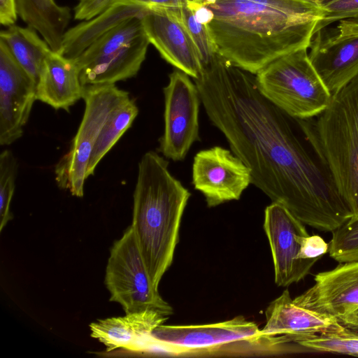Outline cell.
Wrapping results in <instances>:
<instances>
[{"label": "cell", "instance_id": "277c9868", "mask_svg": "<svg viewBox=\"0 0 358 358\" xmlns=\"http://www.w3.org/2000/svg\"><path fill=\"white\" fill-rule=\"evenodd\" d=\"M318 161L358 218V76L332 94L315 119L296 120Z\"/></svg>", "mask_w": 358, "mask_h": 358}, {"label": "cell", "instance_id": "7a4b0ae2", "mask_svg": "<svg viewBox=\"0 0 358 358\" xmlns=\"http://www.w3.org/2000/svg\"><path fill=\"white\" fill-rule=\"evenodd\" d=\"M217 54L256 75L275 59L309 49L322 6L310 0H189Z\"/></svg>", "mask_w": 358, "mask_h": 358}, {"label": "cell", "instance_id": "7402d4cb", "mask_svg": "<svg viewBox=\"0 0 358 358\" xmlns=\"http://www.w3.org/2000/svg\"><path fill=\"white\" fill-rule=\"evenodd\" d=\"M0 40L36 85L45 59L52 50L48 43L38 36L36 29L16 24L2 30Z\"/></svg>", "mask_w": 358, "mask_h": 358}, {"label": "cell", "instance_id": "e0dca14e", "mask_svg": "<svg viewBox=\"0 0 358 358\" xmlns=\"http://www.w3.org/2000/svg\"><path fill=\"white\" fill-rule=\"evenodd\" d=\"M168 319L159 312L143 310L98 320L90 324V329L91 336L103 343L107 352L120 348L148 352L152 332Z\"/></svg>", "mask_w": 358, "mask_h": 358}, {"label": "cell", "instance_id": "f35d334b", "mask_svg": "<svg viewBox=\"0 0 358 358\" xmlns=\"http://www.w3.org/2000/svg\"></svg>", "mask_w": 358, "mask_h": 358}, {"label": "cell", "instance_id": "d6986e66", "mask_svg": "<svg viewBox=\"0 0 358 358\" xmlns=\"http://www.w3.org/2000/svg\"><path fill=\"white\" fill-rule=\"evenodd\" d=\"M150 11L128 0H115L96 17L78 24L64 34L59 54L76 59L104 34L128 20L143 18Z\"/></svg>", "mask_w": 358, "mask_h": 358}, {"label": "cell", "instance_id": "cb8c5ba5", "mask_svg": "<svg viewBox=\"0 0 358 358\" xmlns=\"http://www.w3.org/2000/svg\"><path fill=\"white\" fill-rule=\"evenodd\" d=\"M144 34L142 18L134 17L123 22L99 38L75 59L80 71L129 45Z\"/></svg>", "mask_w": 358, "mask_h": 358}, {"label": "cell", "instance_id": "8992f818", "mask_svg": "<svg viewBox=\"0 0 358 358\" xmlns=\"http://www.w3.org/2000/svg\"><path fill=\"white\" fill-rule=\"evenodd\" d=\"M148 352L161 351L171 355L234 351L232 347L263 345L273 348L270 338L262 337L257 324L238 316L221 322L192 324H161L151 334Z\"/></svg>", "mask_w": 358, "mask_h": 358}, {"label": "cell", "instance_id": "e575fe53", "mask_svg": "<svg viewBox=\"0 0 358 358\" xmlns=\"http://www.w3.org/2000/svg\"><path fill=\"white\" fill-rule=\"evenodd\" d=\"M357 17H358V11L351 13H349V14L345 15L342 20L348 19V18H357Z\"/></svg>", "mask_w": 358, "mask_h": 358}, {"label": "cell", "instance_id": "ffe728a7", "mask_svg": "<svg viewBox=\"0 0 358 358\" xmlns=\"http://www.w3.org/2000/svg\"><path fill=\"white\" fill-rule=\"evenodd\" d=\"M149 44L145 33L129 45L92 62L80 71L82 85H113L136 76L145 59Z\"/></svg>", "mask_w": 358, "mask_h": 358}, {"label": "cell", "instance_id": "ba28073f", "mask_svg": "<svg viewBox=\"0 0 358 358\" xmlns=\"http://www.w3.org/2000/svg\"><path fill=\"white\" fill-rule=\"evenodd\" d=\"M105 284L110 301L120 303L125 313L154 310L167 317L173 314L171 305L152 283L131 226L110 250Z\"/></svg>", "mask_w": 358, "mask_h": 358}, {"label": "cell", "instance_id": "5bb4252c", "mask_svg": "<svg viewBox=\"0 0 358 358\" xmlns=\"http://www.w3.org/2000/svg\"><path fill=\"white\" fill-rule=\"evenodd\" d=\"M142 23L150 43L164 60L194 79L199 77L203 69L199 50L172 9L150 12Z\"/></svg>", "mask_w": 358, "mask_h": 358}, {"label": "cell", "instance_id": "836d02e7", "mask_svg": "<svg viewBox=\"0 0 358 358\" xmlns=\"http://www.w3.org/2000/svg\"><path fill=\"white\" fill-rule=\"evenodd\" d=\"M339 322L345 325H351L358 323V309L355 310V312L352 313L351 314H349L341 319L339 320Z\"/></svg>", "mask_w": 358, "mask_h": 358}, {"label": "cell", "instance_id": "83f0119b", "mask_svg": "<svg viewBox=\"0 0 358 358\" xmlns=\"http://www.w3.org/2000/svg\"><path fill=\"white\" fill-rule=\"evenodd\" d=\"M171 9L176 13L192 38L203 65L207 63L216 51L206 25L199 20L188 1L180 8Z\"/></svg>", "mask_w": 358, "mask_h": 358}, {"label": "cell", "instance_id": "1f68e13d", "mask_svg": "<svg viewBox=\"0 0 358 358\" xmlns=\"http://www.w3.org/2000/svg\"><path fill=\"white\" fill-rule=\"evenodd\" d=\"M137 3L150 12L160 10L180 8L187 3L188 0H128Z\"/></svg>", "mask_w": 358, "mask_h": 358}, {"label": "cell", "instance_id": "4fadbf2b", "mask_svg": "<svg viewBox=\"0 0 358 358\" xmlns=\"http://www.w3.org/2000/svg\"><path fill=\"white\" fill-rule=\"evenodd\" d=\"M315 283L294 299L299 306L338 321L358 309V260L317 273Z\"/></svg>", "mask_w": 358, "mask_h": 358}, {"label": "cell", "instance_id": "484cf974", "mask_svg": "<svg viewBox=\"0 0 358 358\" xmlns=\"http://www.w3.org/2000/svg\"><path fill=\"white\" fill-rule=\"evenodd\" d=\"M17 161L10 150L0 155V231L13 218L10 204L17 173Z\"/></svg>", "mask_w": 358, "mask_h": 358}, {"label": "cell", "instance_id": "8fae6325", "mask_svg": "<svg viewBox=\"0 0 358 358\" xmlns=\"http://www.w3.org/2000/svg\"><path fill=\"white\" fill-rule=\"evenodd\" d=\"M251 180L248 167L229 150L214 146L194 156L192 184L210 208L238 200Z\"/></svg>", "mask_w": 358, "mask_h": 358}, {"label": "cell", "instance_id": "52a82bcc", "mask_svg": "<svg viewBox=\"0 0 358 358\" xmlns=\"http://www.w3.org/2000/svg\"><path fill=\"white\" fill-rule=\"evenodd\" d=\"M115 84L85 86V111L69 152L55 166L58 186L77 197L84 195L89 160L96 141L111 112L129 99Z\"/></svg>", "mask_w": 358, "mask_h": 358}, {"label": "cell", "instance_id": "30bf717a", "mask_svg": "<svg viewBox=\"0 0 358 358\" xmlns=\"http://www.w3.org/2000/svg\"><path fill=\"white\" fill-rule=\"evenodd\" d=\"M264 229L271 250L275 284L288 287L303 280L317 262L302 256L304 241L309 236L305 224L284 206L272 202L264 211Z\"/></svg>", "mask_w": 358, "mask_h": 358}, {"label": "cell", "instance_id": "7c38bea8", "mask_svg": "<svg viewBox=\"0 0 358 358\" xmlns=\"http://www.w3.org/2000/svg\"><path fill=\"white\" fill-rule=\"evenodd\" d=\"M36 100V83L0 40L1 145H9L22 136Z\"/></svg>", "mask_w": 358, "mask_h": 358}, {"label": "cell", "instance_id": "9a60e30c", "mask_svg": "<svg viewBox=\"0 0 358 358\" xmlns=\"http://www.w3.org/2000/svg\"><path fill=\"white\" fill-rule=\"evenodd\" d=\"M266 324L260 329L262 337L273 340L278 346L297 343L306 337L340 328L342 324L336 318L297 305L288 289L272 301L266 311Z\"/></svg>", "mask_w": 358, "mask_h": 358}, {"label": "cell", "instance_id": "74e56055", "mask_svg": "<svg viewBox=\"0 0 358 358\" xmlns=\"http://www.w3.org/2000/svg\"><path fill=\"white\" fill-rule=\"evenodd\" d=\"M79 1H80V0H79Z\"/></svg>", "mask_w": 358, "mask_h": 358}, {"label": "cell", "instance_id": "f1b7e54d", "mask_svg": "<svg viewBox=\"0 0 358 358\" xmlns=\"http://www.w3.org/2000/svg\"><path fill=\"white\" fill-rule=\"evenodd\" d=\"M322 7L324 16L318 24L316 33L330 24L342 20L345 15L358 11V0H330Z\"/></svg>", "mask_w": 358, "mask_h": 358}, {"label": "cell", "instance_id": "9c48e42d", "mask_svg": "<svg viewBox=\"0 0 358 358\" xmlns=\"http://www.w3.org/2000/svg\"><path fill=\"white\" fill-rule=\"evenodd\" d=\"M164 87V129L158 148L165 157L174 162L183 160L199 138L198 88L189 76L176 69L169 74Z\"/></svg>", "mask_w": 358, "mask_h": 358}, {"label": "cell", "instance_id": "44dd1931", "mask_svg": "<svg viewBox=\"0 0 358 358\" xmlns=\"http://www.w3.org/2000/svg\"><path fill=\"white\" fill-rule=\"evenodd\" d=\"M16 3L22 20L39 33L52 50L59 53L71 17L70 8L55 0H16Z\"/></svg>", "mask_w": 358, "mask_h": 358}, {"label": "cell", "instance_id": "4316f807", "mask_svg": "<svg viewBox=\"0 0 358 358\" xmlns=\"http://www.w3.org/2000/svg\"><path fill=\"white\" fill-rule=\"evenodd\" d=\"M330 257L339 263L358 260V218L350 219L332 232Z\"/></svg>", "mask_w": 358, "mask_h": 358}, {"label": "cell", "instance_id": "6da1fadb", "mask_svg": "<svg viewBox=\"0 0 358 358\" xmlns=\"http://www.w3.org/2000/svg\"><path fill=\"white\" fill-rule=\"evenodd\" d=\"M194 83L210 122L248 167L251 183L304 224L332 232L352 217L327 171L271 102L256 76L217 54Z\"/></svg>", "mask_w": 358, "mask_h": 358}, {"label": "cell", "instance_id": "d4e9b609", "mask_svg": "<svg viewBox=\"0 0 358 358\" xmlns=\"http://www.w3.org/2000/svg\"><path fill=\"white\" fill-rule=\"evenodd\" d=\"M296 343L313 351L358 356V332L343 324L337 329L306 337Z\"/></svg>", "mask_w": 358, "mask_h": 358}, {"label": "cell", "instance_id": "f546056e", "mask_svg": "<svg viewBox=\"0 0 358 358\" xmlns=\"http://www.w3.org/2000/svg\"><path fill=\"white\" fill-rule=\"evenodd\" d=\"M115 0H80L74 8V19L89 20L106 10Z\"/></svg>", "mask_w": 358, "mask_h": 358}, {"label": "cell", "instance_id": "603a6c76", "mask_svg": "<svg viewBox=\"0 0 358 358\" xmlns=\"http://www.w3.org/2000/svg\"><path fill=\"white\" fill-rule=\"evenodd\" d=\"M138 114V108L131 97L111 112L92 152L86 172L87 178L94 175L98 164L130 128Z\"/></svg>", "mask_w": 358, "mask_h": 358}, {"label": "cell", "instance_id": "ac0fdd59", "mask_svg": "<svg viewBox=\"0 0 358 358\" xmlns=\"http://www.w3.org/2000/svg\"><path fill=\"white\" fill-rule=\"evenodd\" d=\"M84 90L76 59L51 50L36 85V100L56 110H69L83 98Z\"/></svg>", "mask_w": 358, "mask_h": 358}, {"label": "cell", "instance_id": "3957f363", "mask_svg": "<svg viewBox=\"0 0 358 358\" xmlns=\"http://www.w3.org/2000/svg\"><path fill=\"white\" fill-rule=\"evenodd\" d=\"M169 162L150 150L138 165L131 227L153 286L172 264L189 191L168 169Z\"/></svg>", "mask_w": 358, "mask_h": 358}, {"label": "cell", "instance_id": "5b68a950", "mask_svg": "<svg viewBox=\"0 0 358 358\" xmlns=\"http://www.w3.org/2000/svg\"><path fill=\"white\" fill-rule=\"evenodd\" d=\"M308 50L284 55L255 75L262 94L295 120L317 117L332 96L311 63Z\"/></svg>", "mask_w": 358, "mask_h": 358}, {"label": "cell", "instance_id": "8d00e7d4", "mask_svg": "<svg viewBox=\"0 0 358 358\" xmlns=\"http://www.w3.org/2000/svg\"><path fill=\"white\" fill-rule=\"evenodd\" d=\"M345 327L350 329L351 330H353L355 331L358 332V324H357V325H350V326H345Z\"/></svg>", "mask_w": 358, "mask_h": 358}, {"label": "cell", "instance_id": "4dcf8cb0", "mask_svg": "<svg viewBox=\"0 0 358 358\" xmlns=\"http://www.w3.org/2000/svg\"><path fill=\"white\" fill-rule=\"evenodd\" d=\"M329 251V244L318 235L306 238L302 248V256L305 259L319 260Z\"/></svg>", "mask_w": 358, "mask_h": 358}, {"label": "cell", "instance_id": "d6a6232c", "mask_svg": "<svg viewBox=\"0 0 358 358\" xmlns=\"http://www.w3.org/2000/svg\"><path fill=\"white\" fill-rule=\"evenodd\" d=\"M16 0H0V23L5 27L15 24L17 19Z\"/></svg>", "mask_w": 358, "mask_h": 358}, {"label": "cell", "instance_id": "d590c367", "mask_svg": "<svg viewBox=\"0 0 358 358\" xmlns=\"http://www.w3.org/2000/svg\"><path fill=\"white\" fill-rule=\"evenodd\" d=\"M318 5H320V6H322L324 3H325L326 2L330 1V0H310Z\"/></svg>", "mask_w": 358, "mask_h": 358}, {"label": "cell", "instance_id": "2e32d148", "mask_svg": "<svg viewBox=\"0 0 358 358\" xmlns=\"http://www.w3.org/2000/svg\"><path fill=\"white\" fill-rule=\"evenodd\" d=\"M309 49L310 62L331 94L358 76V36L336 39L320 30Z\"/></svg>", "mask_w": 358, "mask_h": 358}]
</instances>
